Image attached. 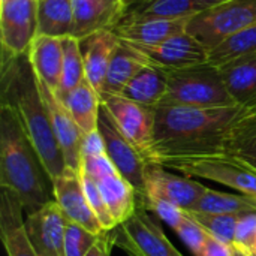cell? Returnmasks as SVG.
<instances>
[{"label": "cell", "mask_w": 256, "mask_h": 256, "mask_svg": "<svg viewBox=\"0 0 256 256\" xmlns=\"http://www.w3.org/2000/svg\"><path fill=\"white\" fill-rule=\"evenodd\" d=\"M224 152L256 170V111L242 110L228 129Z\"/></svg>", "instance_id": "cell-25"}, {"label": "cell", "mask_w": 256, "mask_h": 256, "mask_svg": "<svg viewBox=\"0 0 256 256\" xmlns=\"http://www.w3.org/2000/svg\"><path fill=\"white\" fill-rule=\"evenodd\" d=\"M100 99L124 138L138 150L147 164L152 162L154 132L153 108L129 100L120 94H106Z\"/></svg>", "instance_id": "cell-8"}, {"label": "cell", "mask_w": 256, "mask_h": 256, "mask_svg": "<svg viewBox=\"0 0 256 256\" xmlns=\"http://www.w3.org/2000/svg\"><path fill=\"white\" fill-rule=\"evenodd\" d=\"M198 12H201V6L196 0H148L140 4L124 6L114 26L152 18H190Z\"/></svg>", "instance_id": "cell-21"}, {"label": "cell", "mask_w": 256, "mask_h": 256, "mask_svg": "<svg viewBox=\"0 0 256 256\" xmlns=\"http://www.w3.org/2000/svg\"><path fill=\"white\" fill-rule=\"evenodd\" d=\"M38 34V0H9L0 3V38L3 52L27 54Z\"/></svg>", "instance_id": "cell-10"}, {"label": "cell", "mask_w": 256, "mask_h": 256, "mask_svg": "<svg viewBox=\"0 0 256 256\" xmlns=\"http://www.w3.org/2000/svg\"><path fill=\"white\" fill-rule=\"evenodd\" d=\"M150 164H159L189 178L214 182L236 189L238 194L256 196V170L225 152L160 156Z\"/></svg>", "instance_id": "cell-4"}, {"label": "cell", "mask_w": 256, "mask_h": 256, "mask_svg": "<svg viewBox=\"0 0 256 256\" xmlns=\"http://www.w3.org/2000/svg\"><path fill=\"white\" fill-rule=\"evenodd\" d=\"M81 178H82V186H84V190H86V195H87V200H88V204L93 210V213L96 214V218L99 219L102 228L105 231H112L117 228L105 201H104V196L96 184V182H93L90 177L81 174Z\"/></svg>", "instance_id": "cell-34"}, {"label": "cell", "mask_w": 256, "mask_h": 256, "mask_svg": "<svg viewBox=\"0 0 256 256\" xmlns=\"http://www.w3.org/2000/svg\"><path fill=\"white\" fill-rule=\"evenodd\" d=\"M196 2L201 6V10H204V9L213 8L216 4H220V3H225V2H230V0H196Z\"/></svg>", "instance_id": "cell-42"}, {"label": "cell", "mask_w": 256, "mask_h": 256, "mask_svg": "<svg viewBox=\"0 0 256 256\" xmlns=\"http://www.w3.org/2000/svg\"><path fill=\"white\" fill-rule=\"evenodd\" d=\"M74 32L72 38L82 39L100 28H111L120 14L104 0H72Z\"/></svg>", "instance_id": "cell-26"}, {"label": "cell", "mask_w": 256, "mask_h": 256, "mask_svg": "<svg viewBox=\"0 0 256 256\" xmlns=\"http://www.w3.org/2000/svg\"><path fill=\"white\" fill-rule=\"evenodd\" d=\"M136 200L134 214L114 230L116 246L129 256H183L164 234L159 218L150 214L141 196Z\"/></svg>", "instance_id": "cell-7"}, {"label": "cell", "mask_w": 256, "mask_h": 256, "mask_svg": "<svg viewBox=\"0 0 256 256\" xmlns=\"http://www.w3.org/2000/svg\"><path fill=\"white\" fill-rule=\"evenodd\" d=\"M99 130L105 141L106 154L112 160L118 174L134 186L138 196H146L147 162L120 132L104 104L99 114Z\"/></svg>", "instance_id": "cell-9"}, {"label": "cell", "mask_w": 256, "mask_h": 256, "mask_svg": "<svg viewBox=\"0 0 256 256\" xmlns=\"http://www.w3.org/2000/svg\"><path fill=\"white\" fill-rule=\"evenodd\" d=\"M78 40L84 62L86 80L99 94H102L108 68L120 39L111 28H100Z\"/></svg>", "instance_id": "cell-17"}, {"label": "cell", "mask_w": 256, "mask_h": 256, "mask_svg": "<svg viewBox=\"0 0 256 256\" xmlns=\"http://www.w3.org/2000/svg\"><path fill=\"white\" fill-rule=\"evenodd\" d=\"M63 50H64L63 74H62L60 88L57 92V96L60 100L64 96H68L72 90H75L86 80V70H84V62H82V54H81V48H80V40L72 36L64 38Z\"/></svg>", "instance_id": "cell-31"}, {"label": "cell", "mask_w": 256, "mask_h": 256, "mask_svg": "<svg viewBox=\"0 0 256 256\" xmlns=\"http://www.w3.org/2000/svg\"><path fill=\"white\" fill-rule=\"evenodd\" d=\"M38 86H39L45 108L50 114L57 142L62 148L66 168L72 171H80L81 170L80 148H81L82 132L80 130L74 117L70 116L64 104L58 99V96L39 78H38Z\"/></svg>", "instance_id": "cell-15"}, {"label": "cell", "mask_w": 256, "mask_h": 256, "mask_svg": "<svg viewBox=\"0 0 256 256\" xmlns=\"http://www.w3.org/2000/svg\"><path fill=\"white\" fill-rule=\"evenodd\" d=\"M256 52V24L249 26L208 51V63L214 66H222L231 60L255 54Z\"/></svg>", "instance_id": "cell-30"}, {"label": "cell", "mask_w": 256, "mask_h": 256, "mask_svg": "<svg viewBox=\"0 0 256 256\" xmlns=\"http://www.w3.org/2000/svg\"><path fill=\"white\" fill-rule=\"evenodd\" d=\"M81 174L90 177L92 180L98 182L112 172H118L117 168L114 166L112 160L108 158V154H100V156H94V158H88L84 159L81 162Z\"/></svg>", "instance_id": "cell-38"}, {"label": "cell", "mask_w": 256, "mask_h": 256, "mask_svg": "<svg viewBox=\"0 0 256 256\" xmlns=\"http://www.w3.org/2000/svg\"><path fill=\"white\" fill-rule=\"evenodd\" d=\"M190 212L250 214L256 213V196H250L246 194L219 192L208 188Z\"/></svg>", "instance_id": "cell-29"}, {"label": "cell", "mask_w": 256, "mask_h": 256, "mask_svg": "<svg viewBox=\"0 0 256 256\" xmlns=\"http://www.w3.org/2000/svg\"><path fill=\"white\" fill-rule=\"evenodd\" d=\"M94 182V180H93ZM104 201L116 222V225L124 224L136 210V190L134 186L122 177L118 172H112L96 182Z\"/></svg>", "instance_id": "cell-24"}, {"label": "cell", "mask_w": 256, "mask_h": 256, "mask_svg": "<svg viewBox=\"0 0 256 256\" xmlns=\"http://www.w3.org/2000/svg\"><path fill=\"white\" fill-rule=\"evenodd\" d=\"M72 32V0H38V34L64 39Z\"/></svg>", "instance_id": "cell-28"}, {"label": "cell", "mask_w": 256, "mask_h": 256, "mask_svg": "<svg viewBox=\"0 0 256 256\" xmlns=\"http://www.w3.org/2000/svg\"><path fill=\"white\" fill-rule=\"evenodd\" d=\"M110 8H112L114 10H117L118 14H122L123 10V0H104ZM118 21V20H117Z\"/></svg>", "instance_id": "cell-43"}, {"label": "cell", "mask_w": 256, "mask_h": 256, "mask_svg": "<svg viewBox=\"0 0 256 256\" xmlns=\"http://www.w3.org/2000/svg\"><path fill=\"white\" fill-rule=\"evenodd\" d=\"M116 246V238H114V230L112 231H104L96 244L90 249V252L86 256H110L111 248Z\"/></svg>", "instance_id": "cell-41"}, {"label": "cell", "mask_w": 256, "mask_h": 256, "mask_svg": "<svg viewBox=\"0 0 256 256\" xmlns=\"http://www.w3.org/2000/svg\"><path fill=\"white\" fill-rule=\"evenodd\" d=\"M62 102L74 117L82 135L99 129V114H100L102 99L100 94L90 86L87 80H84L68 96H64Z\"/></svg>", "instance_id": "cell-27"}, {"label": "cell", "mask_w": 256, "mask_h": 256, "mask_svg": "<svg viewBox=\"0 0 256 256\" xmlns=\"http://www.w3.org/2000/svg\"><path fill=\"white\" fill-rule=\"evenodd\" d=\"M24 213L18 195L0 188V234L8 256H38L24 228Z\"/></svg>", "instance_id": "cell-16"}, {"label": "cell", "mask_w": 256, "mask_h": 256, "mask_svg": "<svg viewBox=\"0 0 256 256\" xmlns=\"http://www.w3.org/2000/svg\"><path fill=\"white\" fill-rule=\"evenodd\" d=\"M2 74V102L10 104L20 114L28 140L51 180L58 177L68 168L28 56L4 54Z\"/></svg>", "instance_id": "cell-3"}, {"label": "cell", "mask_w": 256, "mask_h": 256, "mask_svg": "<svg viewBox=\"0 0 256 256\" xmlns=\"http://www.w3.org/2000/svg\"><path fill=\"white\" fill-rule=\"evenodd\" d=\"M256 24V0H230L189 18L186 32L208 51L231 34Z\"/></svg>", "instance_id": "cell-6"}, {"label": "cell", "mask_w": 256, "mask_h": 256, "mask_svg": "<svg viewBox=\"0 0 256 256\" xmlns=\"http://www.w3.org/2000/svg\"><path fill=\"white\" fill-rule=\"evenodd\" d=\"M195 256H234V246H230L212 234H207L200 252Z\"/></svg>", "instance_id": "cell-40"}, {"label": "cell", "mask_w": 256, "mask_h": 256, "mask_svg": "<svg viewBox=\"0 0 256 256\" xmlns=\"http://www.w3.org/2000/svg\"><path fill=\"white\" fill-rule=\"evenodd\" d=\"M208 188L186 176L168 172L159 164L146 166V198L162 200L190 212Z\"/></svg>", "instance_id": "cell-11"}, {"label": "cell", "mask_w": 256, "mask_h": 256, "mask_svg": "<svg viewBox=\"0 0 256 256\" xmlns=\"http://www.w3.org/2000/svg\"><path fill=\"white\" fill-rule=\"evenodd\" d=\"M0 188L18 195L26 214L54 200L52 180L28 140L20 114L8 102L0 106Z\"/></svg>", "instance_id": "cell-2"}, {"label": "cell", "mask_w": 256, "mask_h": 256, "mask_svg": "<svg viewBox=\"0 0 256 256\" xmlns=\"http://www.w3.org/2000/svg\"><path fill=\"white\" fill-rule=\"evenodd\" d=\"M128 44L135 46L150 64L166 70L189 68L208 62V50L188 32L154 45Z\"/></svg>", "instance_id": "cell-12"}, {"label": "cell", "mask_w": 256, "mask_h": 256, "mask_svg": "<svg viewBox=\"0 0 256 256\" xmlns=\"http://www.w3.org/2000/svg\"><path fill=\"white\" fill-rule=\"evenodd\" d=\"M52 194L54 201L68 220L75 222L98 236L105 231L88 204L80 171L66 170L63 174L52 178Z\"/></svg>", "instance_id": "cell-14"}, {"label": "cell", "mask_w": 256, "mask_h": 256, "mask_svg": "<svg viewBox=\"0 0 256 256\" xmlns=\"http://www.w3.org/2000/svg\"><path fill=\"white\" fill-rule=\"evenodd\" d=\"M66 222L54 200L26 216L24 228L38 256H64Z\"/></svg>", "instance_id": "cell-13"}, {"label": "cell", "mask_w": 256, "mask_h": 256, "mask_svg": "<svg viewBox=\"0 0 256 256\" xmlns=\"http://www.w3.org/2000/svg\"><path fill=\"white\" fill-rule=\"evenodd\" d=\"M166 80L168 93L164 102L202 108L237 105L226 88L220 69L208 62L166 70Z\"/></svg>", "instance_id": "cell-5"}, {"label": "cell", "mask_w": 256, "mask_h": 256, "mask_svg": "<svg viewBox=\"0 0 256 256\" xmlns=\"http://www.w3.org/2000/svg\"><path fill=\"white\" fill-rule=\"evenodd\" d=\"M222 78L228 92L240 106H246L256 99V52L236 60H231L222 66Z\"/></svg>", "instance_id": "cell-23"}, {"label": "cell", "mask_w": 256, "mask_h": 256, "mask_svg": "<svg viewBox=\"0 0 256 256\" xmlns=\"http://www.w3.org/2000/svg\"><path fill=\"white\" fill-rule=\"evenodd\" d=\"M80 154H81V162L84 159H88V158L106 154L105 141H104V136H102L99 129H96V130H93L90 134H84L82 135Z\"/></svg>", "instance_id": "cell-39"}, {"label": "cell", "mask_w": 256, "mask_h": 256, "mask_svg": "<svg viewBox=\"0 0 256 256\" xmlns=\"http://www.w3.org/2000/svg\"><path fill=\"white\" fill-rule=\"evenodd\" d=\"M146 202V206L148 207L150 212H153L160 220H165L174 231L182 225V222L184 220L188 212L174 206V204H170L166 201H162V200H148L146 196H141Z\"/></svg>", "instance_id": "cell-35"}, {"label": "cell", "mask_w": 256, "mask_h": 256, "mask_svg": "<svg viewBox=\"0 0 256 256\" xmlns=\"http://www.w3.org/2000/svg\"><path fill=\"white\" fill-rule=\"evenodd\" d=\"M243 106L202 108L162 102L153 108V160L160 156L224 152L225 136ZM150 164V162H148Z\"/></svg>", "instance_id": "cell-1"}, {"label": "cell", "mask_w": 256, "mask_h": 256, "mask_svg": "<svg viewBox=\"0 0 256 256\" xmlns=\"http://www.w3.org/2000/svg\"><path fill=\"white\" fill-rule=\"evenodd\" d=\"M234 256H254L252 254H249V252H246V250H243L242 248H238V246H234Z\"/></svg>", "instance_id": "cell-44"}, {"label": "cell", "mask_w": 256, "mask_h": 256, "mask_svg": "<svg viewBox=\"0 0 256 256\" xmlns=\"http://www.w3.org/2000/svg\"><path fill=\"white\" fill-rule=\"evenodd\" d=\"M188 22L189 18H152L132 22H122L114 26L111 30L117 34L118 39L132 44L154 45L174 36H178L182 33H186Z\"/></svg>", "instance_id": "cell-19"}, {"label": "cell", "mask_w": 256, "mask_h": 256, "mask_svg": "<svg viewBox=\"0 0 256 256\" xmlns=\"http://www.w3.org/2000/svg\"><path fill=\"white\" fill-rule=\"evenodd\" d=\"M194 220H196L208 234L218 240L234 246L237 224L243 214H226V213H202V212H188Z\"/></svg>", "instance_id": "cell-32"}, {"label": "cell", "mask_w": 256, "mask_h": 256, "mask_svg": "<svg viewBox=\"0 0 256 256\" xmlns=\"http://www.w3.org/2000/svg\"><path fill=\"white\" fill-rule=\"evenodd\" d=\"M243 250L252 254L256 246V213L243 214L237 224L236 244Z\"/></svg>", "instance_id": "cell-37"}, {"label": "cell", "mask_w": 256, "mask_h": 256, "mask_svg": "<svg viewBox=\"0 0 256 256\" xmlns=\"http://www.w3.org/2000/svg\"><path fill=\"white\" fill-rule=\"evenodd\" d=\"M244 110H249V111H256V99L254 102H250L249 105H246V106H243Z\"/></svg>", "instance_id": "cell-45"}, {"label": "cell", "mask_w": 256, "mask_h": 256, "mask_svg": "<svg viewBox=\"0 0 256 256\" xmlns=\"http://www.w3.org/2000/svg\"><path fill=\"white\" fill-rule=\"evenodd\" d=\"M27 56L36 76L57 94L62 82L64 60L63 39L36 34Z\"/></svg>", "instance_id": "cell-18"}, {"label": "cell", "mask_w": 256, "mask_h": 256, "mask_svg": "<svg viewBox=\"0 0 256 256\" xmlns=\"http://www.w3.org/2000/svg\"><path fill=\"white\" fill-rule=\"evenodd\" d=\"M168 93L166 70L153 64L142 66L134 78L126 84L120 96L141 104L148 108H154L162 104Z\"/></svg>", "instance_id": "cell-20"}, {"label": "cell", "mask_w": 256, "mask_h": 256, "mask_svg": "<svg viewBox=\"0 0 256 256\" xmlns=\"http://www.w3.org/2000/svg\"><path fill=\"white\" fill-rule=\"evenodd\" d=\"M176 232L178 234V237L183 240V243L190 249V252L194 255H196L207 237V231L196 222L190 218V214L188 213L184 220L182 222V225L176 230Z\"/></svg>", "instance_id": "cell-36"}, {"label": "cell", "mask_w": 256, "mask_h": 256, "mask_svg": "<svg viewBox=\"0 0 256 256\" xmlns=\"http://www.w3.org/2000/svg\"><path fill=\"white\" fill-rule=\"evenodd\" d=\"M3 2H9V0H0V3H3Z\"/></svg>", "instance_id": "cell-47"}, {"label": "cell", "mask_w": 256, "mask_h": 256, "mask_svg": "<svg viewBox=\"0 0 256 256\" xmlns=\"http://www.w3.org/2000/svg\"><path fill=\"white\" fill-rule=\"evenodd\" d=\"M99 236L68 220L64 230V256H86L96 244Z\"/></svg>", "instance_id": "cell-33"}, {"label": "cell", "mask_w": 256, "mask_h": 256, "mask_svg": "<svg viewBox=\"0 0 256 256\" xmlns=\"http://www.w3.org/2000/svg\"><path fill=\"white\" fill-rule=\"evenodd\" d=\"M146 64H148L146 57L135 46L120 39L112 54L100 98L106 94H120L134 75Z\"/></svg>", "instance_id": "cell-22"}, {"label": "cell", "mask_w": 256, "mask_h": 256, "mask_svg": "<svg viewBox=\"0 0 256 256\" xmlns=\"http://www.w3.org/2000/svg\"><path fill=\"white\" fill-rule=\"evenodd\" d=\"M252 255L256 256V246H255V249H254V252H252Z\"/></svg>", "instance_id": "cell-46"}]
</instances>
